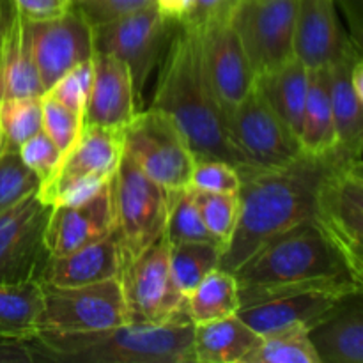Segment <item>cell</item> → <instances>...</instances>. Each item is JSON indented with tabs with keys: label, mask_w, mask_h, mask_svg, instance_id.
Listing matches in <instances>:
<instances>
[{
	"label": "cell",
	"mask_w": 363,
	"mask_h": 363,
	"mask_svg": "<svg viewBox=\"0 0 363 363\" xmlns=\"http://www.w3.org/2000/svg\"><path fill=\"white\" fill-rule=\"evenodd\" d=\"M241 307L305 291L353 294L363 279L315 222H303L262 243L234 272Z\"/></svg>",
	"instance_id": "cell-1"
},
{
	"label": "cell",
	"mask_w": 363,
	"mask_h": 363,
	"mask_svg": "<svg viewBox=\"0 0 363 363\" xmlns=\"http://www.w3.org/2000/svg\"><path fill=\"white\" fill-rule=\"evenodd\" d=\"M335 152L296 160L277 169H240V218L222 250L220 268L234 273L262 243L291 227L314 222L319 186Z\"/></svg>",
	"instance_id": "cell-2"
},
{
	"label": "cell",
	"mask_w": 363,
	"mask_h": 363,
	"mask_svg": "<svg viewBox=\"0 0 363 363\" xmlns=\"http://www.w3.org/2000/svg\"><path fill=\"white\" fill-rule=\"evenodd\" d=\"M165 55H162L151 108L176 123L186 138L195 160H223L245 169L233 144L225 110L216 99L201 52V32L186 23H174Z\"/></svg>",
	"instance_id": "cell-3"
},
{
	"label": "cell",
	"mask_w": 363,
	"mask_h": 363,
	"mask_svg": "<svg viewBox=\"0 0 363 363\" xmlns=\"http://www.w3.org/2000/svg\"><path fill=\"white\" fill-rule=\"evenodd\" d=\"M28 344L35 362L194 363V325L190 321L124 323L84 333L39 330Z\"/></svg>",
	"instance_id": "cell-4"
},
{
	"label": "cell",
	"mask_w": 363,
	"mask_h": 363,
	"mask_svg": "<svg viewBox=\"0 0 363 363\" xmlns=\"http://www.w3.org/2000/svg\"><path fill=\"white\" fill-rule=\"evenodd\" d=\"M123 156V130L84 124L78 140L60 158L55 172L38 186L46 206L87 201L116 174Z\"/></svg>",
	"instance_id": "cell-5"
},
{
	"label": "cell",
	"mask_w": 363,
	"mask_h": 363,
	"mask_svg": "<svg viewBox=\"0 0 363 363\" xmlns=\"http://www.w3.org/2000/svg\"><path fill=\"white\" fill-rule=\"evenodd\" d=\"M363 163L362 155L337 151L319 186L314 222L342 250L363 279Z\"/></svg>",
	"instance_id": "cell-6"
},
{
	"label": "cell",
	"mask_w": 363,
	"mask_h": 363,
	"mask_svg": "<svg viewBox=\"0 0 363 363\" xmlns=\"http://www.w3.org/2000/svg\"><path fill=\"white\" fill-rule=\"evenodd\" d=\"M169 252L170 245L165 234H162L145 250L123 262L119 280L126 301L128 323L162 325L190 321L186 296L176 286L170 272Z\"/></svg>",
	"instance_id": "cell-7"
},
{
	"label": "cell",
	"mask_w": 363,
	"mask_h": 363,
	"mask_svg": "<svg viewBox=\"0 0 363 363\" xmlns=\"http://www.w3.org/2000/svg\"><path fill=\"white\" fill-rule=\"evenodd\" d=\"M123 151L165 190L190 186L195 156L176 123L160 110L135 113L123 128Z\"/></svg>",
	"instance_id": "cell-8"
},
{
	"label": "cell",
	"mask_w": 363,
	"mask_h": 363,
	"mask_svg": "<svg viewBox=\"0 0 363 363\" xmlns=\"http://www.w3.org/2000/svg\"><path fill=\"white\" fill-rule=\"evenodd\" d=\"M112 206L123 262L165 233L167 190L145 176L124 151L112 177Z\"/></svg>",
	"instance_id": "cell-9"
},
{
	"label": "cell",
	"mask_w": 363,
	"mask_h": 363,
	"mask_svg": "<svg viewBox=\"0 0 363 363\" xmlns=\"http://www.w3.org/2000/svg\"><path fill=\"white\" fill-rule=\"evenodd\" d=\"M41 296L39 330L84 333L128 323L126 301L119 277L77 287H59L41 282Z\"/></svg>",
	"instance_id": "cell-10"
},
{
	"label": "cell",
	"mask_w": 363,
	"mask_h": 363,
	"mask_svg": "<svg viewBox=\"0 0 363 363\" xmlns=\"http://www.w3.org/2000/svg\"><path fill=\"white\" fill-rule=\"evenodd\" d=\"M172 25L151 4L126 16L92 27L94 53H110L130 67L137 108L144 105L145 85L162 60Z\"/></svg>",
	"instance_id": "cell-11"
},
{
	"label": "cell",
	"mask_w": 363,
	"mask_h": 363,
	"mask_svg": "<svg viewBox=\"0 0 363 363\" xmlns=\"http://www.w3.org/2000/svg\"><path fill=\"white\" fill-rule=\"evenodd\" d=\"M298 0H234L227 9L255 74H264L294 57Z\"/></svg>",
	"instance_id": "cell-12"
},
{
	"label": "cell",
	"mask_w": 363,
	"mask_h": 363,
	"mask_svg": "<svg viewBox=\"0 0 363 363\" xmlns=\"http://www.w3.org/2000/svg\"><path fill=\"white\" fill-rule=\"evenodd\" d=\"M233 144L252 169H277L301 155L293 131L269 106L257 85L238 105L225 110Z\"/></svg>",
	"instance_id": "cell-13"
},
{
	"label": "cell",
	"mask_w": 363,
	"mask_h": 363,
	"mask_svg": "<svg viewBox=\"0 0 363 363\" xmlns=\"http://www.w3.org/2000/svg\"><path fill=\"white\" fill-rule=\"evenodd\" d=\"M50 209L35 190L0 213V284L41 279L50 257L45 247Z\"/></svg>",
	"instance_id": "cell-14"
},
{
	"label": "cell",
	"mask_w": 363,
	"mask_h": 363,
	"mask_svg": "<svg viewBox=\"0 0 363 363\" xmlns=\"http://www.w3.org/2000/svg\"><path fill=\"white\" fill-rule=\"evenodd\" d=\"M27 28L30 52L45 92L67 71L94 57L92 27L73 6L50 20H27Z\"/></svg>",
	"instance_id": "cell-15"
},
{
	"label": "cell",
	"mask_w": 363,
	"mask_h": 363,
	"mask_svg": "<svg viewBox=\"0 0 363 363\" xmlns=\"http://www.w3.org/2000/svg\"><path fill=\"white\" fill-rule=\"evenodd\" d=\"M201 32V52L209 85L223 110L243 101L255 87L257 74L245 53L227 11L208 21Z\"/></svg>",
	"instance_id": "cell-16"
},
{
	"label": "cell",
	"mask_w": 363,
	"mask_h": 363,
	"mask_svg": "<svg viewBox=\"0 0 363 363\" xmlns=\"http://www.w3.org/2000/svg\"><path fill=\"white\" fill-rule=\"evenodd\" d=\"M360 50L344 28L335 0H298L293 52L307 69L330 67Z\"/></svg>",
	"instance_id": "cell-17"
},
{
	"label": "cell",
	"mask_w": 363,
	"mask_h": 363,
	"mask_svg": "<svg viewBox=\"0 0 363 363\" xmlns=\"http://www.w3.org/2000/svg\"><path fill=\"white\" fill-rule=\"evenodd\" d=\"M116 230L112 206V179L87 201L50 209L45 227V247L50 257L78 250Z\"/></svg>",
	"instance_id": "cell-18"
},
{
	"label": "cell",
	"mask_w": 363,
	"mask_h": 363,
	"mask_svg": "<svg viewBox=\"0 0 363 363\" xmlns=\"http://www.w3.org/2000/svg\"><path fill=\"white\" fill-rule=\"evenodd\" d=\"M94 77L85 103L84 124L123 130L137 110L130 67L110 53H94Z\"/></svg>",
	"instance_id": "cell-19"
},
{
	"label": "cell",
	"mask_w": 363,
	"mask_h": 363,
	"mask_svg": "<svg viewBox=\"0 0 363 363\" xmlns=\"http://www.w3.org/2000/svg\"><path fill=\"white\" fill-rule=\"evenodd\" d=\"M346 296L350 294L332 293V291H305V293L286 294L248 307H240L236 314L259 335H266L289 326H303L311 330Z\"/></svg>",
	"instance_id": "cell-20"
},
{
	"label": "cell",
	"mask_w": 363,
	"mask_h": 363,
	"mask_svg": "<svg viewBox=\"0 0 363 363\" xmlns=\"http://www.w3.org/2000/svg\"><path fill=\"white\" fill-rule=\"evenodd\" d=\"M123 269V248L116 230L60 257H48L39 282L77 287L116 279Z\"/></svg>",
	"instance_id": "cell-21"
},
{
	"label": "cell",
	"mask_w": 363,
	"mask_h": 363,
	"mask_svg": "<svg viewBox=\"0 0 363 363\" xmlns=\"http://www.w3.org/2000/svg\"><path fill=\"white\" fill-rule=\"evenodd\" d=\"M319 363H363L362 291L344 298L326 318L308 330Z\"/></svg>",
	"instance_id": "cell-22"
},
{
	"label": "cell",
	"mask_w": 363,
	"mask_h": 363,
	"mask_svg": "<svg viewBox=\"0 0 363 363\" xmlns=\"http://www.w3.org/2000/svg\"><path fill=\"white\" fill-rule=\"evenodd\" d=\"M43 94L45 87L30 52L27 20L16 11L0 46V99Z\"/></svg>",
	"instance_id": "cell-23"
},
{
	"label": "cell",
	"mask_w": 363,
	"mask_h": 363,
	"mask_svg": "<svg viewBox=\"0 0 363 363\" xmlns=\"http://www.w3.org/2000/svg\"><path fill=\"white\" fill-rule=\"evenodd\" d=\"M259 340L261 335L245 325L238 314L194 325V362L243 363Z\"/></svg>",
	"instance_id": "cell-24"
},
{
	"label": "cell",
	"mask_w": 363,
	"mask_h": 363,
	"mask_svg": "<svg viewBox=\"0 0 363 363\" xmlns=\"http://www.w3.org/2000/svg\"><path fill=\"white\" fill-rule=\"evenodd\" d=\"M301 151L312 156H330L339 151L335 121L328 94L326 67L308 69V89L298 133Z\"/></svg>",
	"instance_id": "cell-25"
},
{
	"label": "cell",
	"mask_w": 363,
	"mask_h": 363,
	"mask_svg": "<svg viewBox=\"0 0 363 363\" xmlns=\"http://www.w3.org/2000/svg\"><path fill=\"white\" fill-rule=\"evenodd\" d=\"M255 85L262 92L269 106L275 110L277 116L298 138L308 89L307 67L296 57H293L282 66L259 74Z\"/></svg>",
	"instance_id": "cell-26"
},
{
	"label": "cell",
	"mask_w": 363,
	"mask_h": 363,
	"mask_svg": "<svg viewBox=\"0 0 363 363\" xmlns=\"http://www.w3.org/2000/svg\"><path fill=\"white\" fill-rule=\"evenodd\" d=\"M357 57L362 55H353L326 67L339 151L347 155H362L363 147V101L354 94L350 80L351 64Z\"/></svg>",
	"instance_id": "cell-27"
},
{
	"label": "cell",
	"mask_w": 363,
	"mask_h": 363,
	"mask_svg": "<svg viewBox=\"0 0 363 363\" xmlns=\"http://www.w3.org/2000/svg\"><path fill=\"white\" fill-rule=\"evenodd\" d=\"M41 282L0 284V339L28 340L38 333Z\"/></svg>",
	"instance_id": "cell-28"
},
{
	"label": "cell",
	"mask_w": 363,
	"mask_h": 363,
	"mask_svg": "<svg viewBox=\"0 0 363 363\" xmlns=\"http://www.w3.org/2000/svg\"><path fill=\"white\" fill-rule=\"evenodd\" d=\"M240 291L234 273L216 268L186 294V315L191 325L218 321L240 311Z\"/></svg>",
	"instance_id": "cell-29"
},
{
	"label": "cell",
	"mask_w": 363,
	"mask_h": 363,
	"mask_svg": "<svg viewBox=\"0 0 363 363\" xmlns=\"http://www.w3.org/2000/svg\"><path fill=\"white\" fill-rule=\"evenodd\" d=\"M169 255L174 282L186 296L213 269L220 268L222 247L215 241H188L170 245Z\"/></svg>",
	"instance_id": "cell-30"
},
{
	"label": "cell",
	"mask_w": 363,
	"mask_h": 363,
	"mask_svg": "<svg viewBox=\"0 0 363 363\" xmlns=\"http://www.w3.org/2000/svg\"><path fill=\"white\" fill-rule=\"evenodd\" d=\"M243 363H319V358L308 339V330L289 326L261 335Z\"/></svg>",
	"instance_id": "cell-31"
},
{
	"label": "cell",
	"mask_w": 363,
	"mask_h": 363,
	"mask_svg": "<svg viewBox=\"0 0 363 363\" xmlns=\"http://www.w3.org/2000/svg\"><path fill=\"white\" fill-rule=\"evenodd\" d=\"M41 130V96L0 99V133L4 149L18 151L25 140Z\"/></svg>",
	"instance_id": "cell-32"
},
{
	"label": "cell",
	"mask_w": 363,
	"mask_h": 363,
	"mask_svg": "<svg viewBox=\"0 0 363 363\" xmlns=\"http://www.w3.org/2000/svg\"><path fill=\"white\" fill-rule=\"evenodd\" d=\"M188 188H190L191 199L197 206L202 223L223 250L236 229L238 218H240V195L197 190L191 186Z\"/></svg>",
	"instance_id": "cell-33"
},
{
	"label": "cell",
	"mask_w": 363,
	"mask_h": 363,
	"mask_svg": "<svg viewBox=\"0 0 363 363\" xmlns=\"http://www.w3.org/2000/svg\"><path fill=\"white\" fill-rule=\"evenodd\" d=\"M163 234L169 245L188 243V241H215L202 223L188 186L167 190V218Z\"/></svg>",
	"instance_id": "cell-34"
},
{
	"label": "cell",
	"mask_w": 363,
	"mask_h": 363,
	"mask_svg": "<svg viewBox=\"0 0 363 363\" xmlns=\"http://www.w3.org/2000/svg\"><path fill=\"white\" fill-rule=\"evenodd\" d=\"M41 110L43 130L64 155L78 140L84 130V113L69 108L48 92L41 96Z\"/></svg>",
	"instance_id": "cell-35"
},
{
	"label": "cell",
	"mask_w": 363,
	"mask_h": 363,
	"mask_svg": "<svg viewBox=\"0 0 363 363\" xmlns=\"http://www.w3.org/2000/svg\"><path fill=\"white\" fill-rule=\"evenodd\" d=\"M39 179L21 162L18 151L4 149L0 156V213L38 190Z\"/></svg>",
	"instance_id": "cell-36"
},
{
	"label": "cell",
	"mask_w": 363,
	"mask_h": 363,
	"mask_svg": "<svg viewBox=\"0 0 363 363\" xmlns=\"http://www.w3.org/2000/svg\"><path fill=\"white\" fill-rule=\"evenodd\" d=\"M190 186L220 194H238L241 186L240 170L223 160H195Z\"/></svg>",
	"instance_id": "cell-37"
},
{
	"label": "cell",
	"mask_w": 363,
	"mask_h": 363,
	"mask_svg": "<svg viewBox=\"0 0 363 363\" xmlns=\"http://www.w3.org/2000/svg\"><path fill=\"white\" fill-rule=\"evenodd\" d=\"M92 77H94V64L91 59L62 74L46 92L69 108L84 113L85 103H87L89 92H91Z\"/></svg>",
	"instance_id": "cell-38"
},
{
	"label": "cell",
	"mask_w": 363,
	"mask_h": 363,
	"mask_svg": "<svg viewBox=\"0 0 363 363\" xmlns=\"http://www.w3.org/2000/svg\"><path fill=\"white\" fill-rule=\"evenodd\" d=\"M18 155H20L21 162L34 172V176L39 179V184L55 172V169L60 163V158H62L60 149L45 133V130L38 131L28 140H25L18 147Z\"/></svg>",
	"instance_id": "cell-39"
},
{
	"label": "cell",
	"mask_w": 363,
	"mask_h": 363,
	"mask_svg": "<svg viewBox=\"0 0 363 363\" xmlns=\"http://www.w3.org/2000/svg\"><path fill=\"white\" fill-rule=\"evenodd\" d=\"M155 4L152 0H73V7L80 11L82 16L91 27L106 23L116 18L140 11Z\"/></svg>",
	"instance_id": "cell-40"
},
{
	"label": "cell",
	"mask_w": 363,
	"mask_h": 363,
	"mask_svg": "<svg viewBox=\"0 0 363 363\" xmlns=\"http://www.w3.org/2000/svg\"><path fill=\"white\" fill-rule=\"evenodd\" d=\"M18 13L27 20H50L71 9L73 0H13Z\"/></svg>",
	"instance_id": "cell-41"
},
{
	"label": "cell",
	"mask_w": 363,
	"mask_h": 363,
	"mask_svg": "<svg viewBox=\"0 0 363 363\" xmlns=\"http://www.w3.org/2000/svg\"><path fill=\"white\" fill-rule=\"evenodd\" d=\"M229 9V0H194L188 16L181 23H186L190 27L202 28L211 18L220 14L222 11Z\"/></svg>",
	"instance_id": "cell-42"
},
{
	"label": "cell",
	"mask_w": 363,
	"mask_h": 363,
	"mask_svg": "<svg viewBox=\"0 0 363 363\" xmlns=\"http://www.w3.org/2000/svg\"><path fill=\"white\" fill-rule=\"evenodd\" d=\"M0 363H35L28 340L0 339Z\"/></svg>",
	"instance_id": "cell-43"
},
{
	"label": "cell",
	"mask_w": 363,
	"mask_h": 363,
	"mask_svg": "<svg viewBox=\"0 0 363 363\" xmlns=\"http://www.w3.org/2000/svg\"><path fill=\"white\" fill-rule=\"evenodd\" d=\"M346 13L351 25V39L358 48H362V21H363V0H335Z\"/></svg>",
	"instance_id": "cell-44"
},
{
	"label": "cell",
	"mask_w": 363,
	"mask_h": 363,
	"mask_svg": "<svg viewBox=\"0 0 363 363\" xmlns=\"http://www.w3.org/2000/svg\"><path fill=\"white\" fill-rule=\"evenodd\" d=\"M152 2L167 21L179 23L188 16L194 0H152Z\"/></svg>",
	"instance_id": "cell-45"
},
{
	"label": "cell",
	"mask_w": 363,
	"mask_h": 363,
	"mask_svg": "<svg viewBox=\"0 0 363 363\" xmlns=\"http://www.w3.org/2000/svg\"><path fill=\"white\" fill-rule=\"evenodd\" d=\"M14 13H16V7H14L13 0H0V46H2L4 34H6V28Z\"/></svg>",
	"instance_id": "cell-46"
},
{
	"label": "cell",
	"mask_w": 363,
	"mask_h": 363,
	"mask_svg": "<svg viewBox=\"0 0 363 363\" xmlns=\"http://www.w3.org/2000/svg\"><path fill=\"white\" fill-rule=\"evenodd\" d=\"M4 152V140H2V133H0V156H2Z\"/></svg>",
	"instance_id": "cell-47"
},
{
	"label": "cell",
	"mask_w": 363,
	"mask_h": 363,
	"mask_svg": "<svg viewBox=\"0 0 363 363\" xmlns=\"http://www.w3.org/2000/svg\"><path fill=\"white\" fill-rule=\"evenodd\" d=\"M234 2V0H229V7H230V4H233Z\"/></svg>",
	"instance_id": "cell-48"
}]
</instances>
